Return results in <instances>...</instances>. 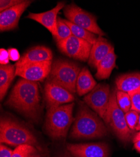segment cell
Masks as SVG:
<instances>
[{
    "instance_id": "obj_1",
    "label": "cell",
    "mask_w": 140,
    "mask_h": 157,
    "mask_svg": "<svg viewBox=\"0 0 140 157\" xmlns=\"http://www.w3.org/2000/svg\"><path fill=\"white\" fill-rule=\"evenodd\" d=\"M5 104L28 118L37 121L41 109L39 85L36 82L20 78L13 88Z\"/></svg>"
},
{
    "instance_id": "obj_2",
    "label": "cell",
    "mask_w": 140,
    "mask_h": 157,
    "mask_svg": "<svg viewBox=\"0 0 140 157\" xmlns=\"http://www.w3.org/2000/svg\"><path fill=\"white\" fill-rule=\"evenodd\" d=\"M108 131L99 116L81 104L74 119L70 137L74 139H96L107 136Z\"/></svg>"
},
{
    "instance_id": "obj_3",
    "label": "cell",
    "mask_w": 140,
    "mask_h": 157,
    "mask_svg": "<svg viewBox=\"0 0 140 157\" xmlns=\"http://www.w3.org/2000/svg\"><path fill=\"white\" fill-rule=\"evenodd\" d=\"M0 142L2 144L5 143L17 147L22 145H30L44 152L31 131L9 117H2L1 118Z\"/></svg>"
},
{
    "instance_id": "obj_4",
    "label": "cell",
    "mask_w": 140,
    "mask_h": 157,
    "mask_svg": "<svg viewBox=\"0 0 140 157\" xmlns=\"http://www.w3.org/2000/svg\"><path fill=\"white\" fill-rule=\"evenodd\" d=\"M71 102L57 108L47 109L45 129L48 136L54 140L66 138L71 124L74 121Z\"/></svg>"
},
{
    "instance_id": "obj_5",
    "label": "cell",
    "mask_w": 140,
    "mask_h": 157,
    "mask_svg": "<svg viewBox=\"0 0 140 157\" xmlns=\"http://www.w3.org/2000/svg\"><path fill=\"white\" fill-rule=\"evenodd\" d=\"M81 71L78 63L67 60L57 59L52 62L47 81L60 86L74 94L77 93L76 84Z\"/></svg>"
},
{
    "instance_id": "obj_6",
    "label": "cell",
    "mask_w": 140,
    "mask_h": 157,
    "mask_svg": "<svg viewBox=\"0 0 140 157\" xmlns=\"http://www.w3.org/2000/svg\"><path fill=\"white\" fill-rule=\"evenodd\" d=\"M116 91L117 90L113 89L111 92L110 103L104 123L111 127L120 141L127 143L131 140L133 133L127 125L125 113L118 105Z\"/></svg>"
},
{
    "instance_id": "obj_7",
    "label": "cell",
    "mask_w": 140,
    "mask_h": 157,
    "mask_svg": "<svg viewBox=\"0 0 140 157\" xmlns=\"http://www.w3.org/2000/svg\"><path fill=\"white\" fill-rule=\"evenodd\" d=\"M63 14L67 18V20L72 23L79 26L95 35H98L100 36L106 35V33L97 25V18L74 3L64 8Z\"/></svg>"
},
{
    "instance_id": "obj_8",
    "label": "cell",
    "mask_w": 140,
    "mask_h": 157,
    "mask_svg": "<svg viewBox=\"0 0 140 157\" xmlns=\"http://www.w3.org/2000/svg\"><path fill=\"white\" fill-rule=\"evenodd\" d=\"M111 93L108 84L100 83L86 94L84 101L87 105L96 113L100 118L105 121L109 108Z\"/></svg>"
},
{
    "instance_id": "obj_9",
    "label": "cell",
    "mask_w": 140,
    "mask_h": 157,
    "mask_svg": "<svg viewBox=\"0 0 140 157\" xmlns=\"http://www.w3.org/2000/svg\"><path fill=\"white\" fill-rule=\"evenodd\" d=\"M57 46L66 56L86 62L89 58L93 45L83 39L72 35L65 40L57 42Z\"/></svg>"
},
{
    "instance_id": "obj_10",
    "label": "cell",
    "mask_w": 140,
    "mask_h": 157,
    "mask_svg": "<svg viewBox=\"0 0 140 157\" xmlns=\"http://www.w3.org/2000/svg\"><path fill=\"white\" fill-rule=\"evenodd\" d=\"M44 93L47 109L71 103L75 100L73 94L69 90L47 81L45 84Z\"/></svg>"
},
{
    "instance_id": "obj_11",
    "label": "cell",
    "mask_w": 140,
    "mask_h": 157,
    "mask_svg": "<svg viewBox=\"0 0 140 157\" xmlns=\"http://www.w3.org/2000/svg\"><path fill=\"white\" fill-rule=\"evenodd\" d=\"M52 61L29 63L16 68V76L32 82H42L47 78L52 69Z\"/></svg>"
},
{
    "instance_id": "obj_12",
    "label": "cell",
    "mask_w": 140,
    "mask_h": 157,
    "mask_svg": "<svg viewBox=\"0 0 140 157\" xmlns=\"http://www.w3.org/2000/svg\"><path fill=\"white\" fill-rule=\"evenodd\" d=\"M67 149L74 157H109V148L104 142L67 144Z\"/></svg>"
},
{
    "instance_id": "obj_13",
    "label": "cell",
    "mask_w": 140,
    "mask_h": 157,
    "mask_svg": "<svg viewBox=\"0 0 140 157\" xmlns=\"http://www.w3.org/2000/svg\"><path fill=\"white\" fill-rule=\"evenodd\" d=\"M32 1H24L23 3L8 8L0 13V31H11L18 27L19 20L23 12L30 5Z\"/></svg>"
},
{
    "instance_id": "obj_14",
    "label": "cell",
    "mask_w": 140,
    "mask_h": 157,
    "mask_svg": "<svg viewBox=\"0 0 140 157\" xmlns=\"http://www.w3.org/2000/svg\"><path fill=\"white\" fill-rule=\"evenodd\" d=\"M65 7L66 2H58L57 5L53 9L45 12L39 13H29L27 18L40 23L52 33L54 38L57 35V14L62 8Z\"/></svg>"
},
{
    "instance_id": "obj_15",
    "label": "cell",
    "mask_w": 140,
    "mask_h": 157,
    "mask_svg": "<svg viewBox=\"0 0 140 157\" xmlns=\"http://www.w3.org/2000/svg\"><path fill=\"white\" fill-rule=\"evenodd\" d=\"M53 54L49 48L45 46H36L28 50L15 63L16 68L29 63L52 61Z\"/></svg>"
},
{
    "instance_id": "obj_16",
    "label": "cell",
    "mask_w": 140,
    "mask_h": 157,
    "mask_svg": "<svg viewBox=\"0 0 140 157\" xmlns=\"http://www.w3.org/2000/svg\"><path fill=\"white\" fill-rule=\"evenodd\" d=\"M114 50L112 45L103 36H99L93 45L88 63L92 68L96 69L99 62Z\"/></svg>"
},
{
    "instance_id": "obj_17",
    "label": "cell",
    "mask_w": 140,
    "mask_h": 157,
    "mask_svg": "<svg viewBox=\"0 0 140 157\" xmlns=\"http://www.w3.org/2000/svg\"><path fill=\"white\" fill-rule=\"evenodd\" d=\"M116 86L118 90L131 93L140 89V72L124 74L116 79Z\"/></svg>"
},
{
    "instance_id": "obj_18",
    "label": "cell",
    "mask_w": 140,
    "mask_h": 157,
    "mask_svg": "<svg viewBox=\"0 0 140 157\" xmlns=\"http://www.w3.org/2000/svg\"><path fill=\"white\" fill-rule=\"evenodd\" d=\"M96 85L97 82L90 71L86 67L82 68L79 75L77 84H76V90L78 94L80 96L87 94Z\"/></svg>"
},
{
    "instance_id": "obj_19",
    "label": "cell",
    "mask_w": 140,
    "mask_h": 157,
    "mask_svg": "<svg viewBox=\"0 0 140 157\" xmlns=\"http://www.w3.org/2000/svg\"><path fill=\"white\" fill-rule=\"evenodd\" d=\"M117 56L114 50L102 60L96 68L97 72L95 77L98 80H104L108 78L113 69L116 67V62Z\"/></svg>"
},
{
    "instance_id": "obj_20",
    "label": "cell",
    "mask_w": 140,
    "mask_h": 157,
    "mask_svg": "<svg viewBox=\"0 0 140 157\" xmlns=\"http://www.w3.org/2000/svg\"><path fill=\"white\" fill-rule=\"evenodd\" d=\"M16 76L15 65L8 64L0 66V99L2 101L13 80Z\"/></svg>"
},
{
    "instance_id": "obj_21",
    "label": "cell",
    "mask_w": 140,
    "mask_h": 157,
    "mask_svg": "<svg viewBox=\"0 0 140 157\" xmlns=\"http://www.w3.org/2000/svg\"><path fill=\"white\" fill-rule=\"evenodd\" d=\"M63 21H64V23H66L68 25V27L70 28L72 35L78 38L83 39V40L87 41L92 45H93L96 42L98 38L97 37L96 35L79 27V26L72 23L67 20L63 19Z\"/></svg>"
},
{
    "instance_id": "obj_22",
    "label": "cell",
    "mask_w": 140,
    "mask_h": 157,
    "mask_svg": "<svg viewBox=\"0 0 140 157\" xmlns=\"http://www.w3.org/2000/svg\"><path fill=\"white\" fill-rule=\"evenodd\" d=\"M11 157H44V152L30 145H22L16 147Z\"/></svg>"
},
{
    "instance_id": "obj_23",
    "label": "cell",
    "mask_w": 140,
    "mask_h": 157,
    "mask_svg": "<svg viewBox=\"0 0 140 157\" xmlns=\"http://www.w3.org/2000/svg\"><path fill=\"white\" fill-rule=\"evenodd\" d=\"M57 35L54 38L57 43L65 40L72 35L70 28L68 27V25L66 23H64V21H63V19L60 17L57 18Z\"/></svg>"
},
{
    "instance_id": "obj_24",
    "label": "cell",
    "mask_w": 140,
    "mask_h": 157,
    "mask_svg": "<svg viewBox=\"0 0 140 157\" xmlns=\"http://www.w3.org/2000/svg\"><path fill=\"white\" fill-rule=\"evenodd\" d=\"M116 101L118 105L124 113H128L131 109V100L128 93L117 90Z\"/></svg>"
},
{
    "instance_id": "obj_25",
    "label": "cell",
    "mask_w": 140,
    "mask_h": 157,
    "mask_svg": "<svg viewBox=\"0 0 140 157\" xmlns=\"http://www.w3.org/2000/svg\"><path fill=\"white\" fill-rule=\"evenodd\" d=\"M139 116V113L131 109L128 113H125V118L127 125L131 131L134 130L138 124Z\"/></svg>"
},
{
    "instance_id": "obj_26",
    "label": "cell",
    "mask_w": 140,
    "mask_h": 157,
    "mask_svg": "<svg viewBox=\"0 0 140 157\" xmlns=\"http://www.w3.org/2000/svg\"><path fill=\"white\" fill-rule=\"evenodd\" d=\"M129 94L131 100V110L140 113V89Z\"/></svg>"
},
{
    "instance_id": "obj_27",
    "label": "cell",
    "mask_w": 140,
    "mask_h": 157,
    "mask_svg": "<svg viewBox=\"0 0 140 157\" xmlns=\"http://www.w3.org/2000/svg\"><path fill=\"white\" fill-rule=\"evenodd\" d=\"M24 1L23 0H1L0 1V11H3L8 8L15 6Z\"/></svg>"
},
{
    "instance_id": "obj_28",
    "label": "cell",
    "mask_w": 140,
    "mask_h": 157,
    "mask_svg": "<svg viewBox=\"0 0 140 157\" xmlns=\"http://www.w3.org/2000/svg\"><path fill=\"white\" fill-rule=\"evenodd\" d=\"M9 60L13 62H18L20 59L21 57L19 52L17 49L14 48H10L8 50Z\"/></svg>"
},
{
    "instance_id": "obj_29",
    "label": "cell",
    "mask_w": 140,
    "mask_h": 157,
    "mask_svg": "<svg viewBox=\"0 0 140 157\" xmlns=\"http://www.w3.org/2000/svg\"><path fill=\"white\" fill-rule=\"evenodd\" d=\"M9 60L8 50L4 48H1L0 50V63L1 65H8Z\"/></svg>"
},
{
    "instance_id": "obj_30",
    "label": "cell",
    "mask_w": 140,
    "mask_h": 157,
    "mask_svg": "<svg viewBox=\"0 0 140 157\" xmlns=\"http://www.w3.org/2000/svg\"><path fill=\"white\" fill-rule=\"evenodd\" d=\"M13 151L2 144L0 146V157H11Z\"/></svg>"
},
{
    "instance_id": "obj_31",
    "label": "cell",
    "mask_w": 140,
    "mask_h": 157,
    "mask_svg": "<svg viewBox=\"0 0 140 157\" xmlns=\"http://www.w3.org/2000/svg\"><path fill=\"white\" fill-rule=\"evenodd\" d=\"M134 147L135 150L140 153V140L134 143Z\"/></svg>"
},
{
    "instance_id": "obj_32",
    "label": "cell",
    "mask_w": 140,
    "mask_h": 157,
    "mask_svg": "<svg viewBox=\"0 0 140 157\" xmlns=\"http://www.w3.org/2000/svg\"><path fill=\"white\" fill-rule=\"evenodd\" d=\"M139 140H140V132H139L138 133H136L135 135V136L133 138V143H134L136 141H138Z\"/></svg>"
},
{
    "instance_id": "obj_33",
    "label": "cell",
    "mask_w": 140,
    "mask_h": 157,
    "mask_svg": "<svg viewBox=\"0 0 140 157\" xmlns=\"http://www.w3.org/2000/svg\"><path fill=\"white\" fill-rule=\"evenodd\" d=\"M135 130L136 131H139L140 132V113H139V120H138V124L135 128Z\"/></svg>"
}]
</instances>
